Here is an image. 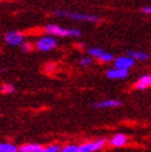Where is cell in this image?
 Wrapping results in <instances>:
<instances>
[{
    "instance_id": "1",
    "label": "cell",
    "mask_w": 151,
    "mask_h": 152,
    "mask_svg": "<svg viewBox=\"0 0 151 152\" xmlns=\"http://www.w3.org/2000/svg\"><path fill=\"white\" fill-rule=\"evenodd\" d=\"M54 15L59 18L72 19L76 21H89V22H100L102 19L94 14H87V12H77V11H67V10H55Z\"/></svg>"
},
{
    "instance_id": "2",
    "label": "cell",
    "mask_w": 151,
    "mask_h": 152,
    "mask_svg": "<svg viewBox=\"0 0 151 152\" xmlns=\"http://www.w3.org/2000/svg\"><path fill=\"white\" fill-rule=\"evenodd\" d=\"M45 31L50 36H58V37H78L82 35V32L78 28H66L57 24H46L45 25Z\"/></svg>"
},
{
    "instance_id": "3",
    "label": "cell",
    "mask_w": 151,
    "mask_h": 152,
    "mask_svg": "<svg viewBox=\"0 0 151 152\" xmlns=\"http://www.w3.org/2000/svg\"><path fill=\"white\" fill-rule=\"evenodd\" d=\"M57 46V40L56 37L54 36H50V35H45L41 36L36 40L35 42V48L40 52H48L51 50L56 48Z\"/></svg>"
},
{
    "instance_id": "4",
    "label": "cell",
    "mask_w": 151,
    "mask_h": 152,
    "mask_svg": "<svg viewBox=\"0 0 151 152\" xmlns=\"http://www.w3.org/2000/svg\"><path fill=\"white\" fill-rule=\"evenodd\" d=\"M108 141L105 139H97L92 141H86L79 145V152H98L102 151Z\"/></svg>"
},
{
    "instance_id": "5",
    "label": "cell",
    "mask_w": 151,
    "mask_h": 152,
    "mask_svg": "<svg viewBox=\"0 0 151 152\" xmlns=\"http://www.w3.org/2000/svg\"><path fill=\"white\" fill-rule=\"evenodd\" d=\"M87 52L89 53V56L92 58H95V59L100 61V62H104V63L113 62V61H114L113 53L105 51V50H102L99 47H90L87 50Z\"/></svg>"
},
{
    "instance_id": "6",
    "label": "cell",
    "mask_w": 151,
    "mask_h": 152,
    "mask_svg": "<svg viewBox=\"0 0 151 152\" xmlns=\"http://www.w3.org/2000/svg\"><path fill=\"white\" fill-rule=\"evenodd\" d=\"M4 40L10 46H21L25 42V35L21 31L12 30V31H7L4 35Z\"/></svg>"
},
{
    "instance_id": "7",
    "label": "cell",
    "mask_w": 151,
    "mask_h": 152,
    "mask_svg": "<svg viewBox=\"0 0 151 152\" xmlns=\"http://www.w3.org/2000/svg\"><path fill=\"white\" fill-rule=\"evenodd\" d=\"M134 63H135V61L133 58H130L129 56H119L113 61L114 68H119V69H124L128 72H129V69L134 66Z\"/></svg>"
},
{
    "instance_id": "8",
    "label": "cell",
    "mask_w": 151,
    "mask_h": 152,
    "mask_svg": "<svg viewBox=\"0 0 151 152\" xmlns=\"http://www.w3.org/2000/svg\"><path fill=\"white\" fill-rule=\"evenodd\" d=\"M108 143L111 147H123L128 143V136L125 134H123V132L114 134L108 140Z\"/></svg>"
},
{
    "instance_id": "9",
    "label": "cell",
    "mask_w": 151,
    "mask_h": 152,
    "mask_svg": "<svg viewBox=\"0 0 151 152\" xmlns=\"http://www.w3.org/2000/svg\"><path fill=\"white\" fill-rule=\"evenodd\" d=\"M134 88L138 90H145V89L151 88V73H146L144 75H141V77L135 82Z\"/></svg>"
},
{
    "instance_id": "10",
    "label": "cell",
    "mask_w": 151,
    "mask_h": 152,
    "mask_svg": "<svg viewBox=\"0 0 151 152\" xmlns=\"http://www.w3.org/2000/svg\"><path fill=\"white\" fill-rule=\"evenodd\" d=\"M123 103L118 100V99H105L102 102H97L93 104V106L95 109H109V108H117V106H120Z\"/></svg>"
},
{
    "instance_id": "11",
    "label": "cell",
    "mask_w": 151,
    "mask_h": 152,
    "mask_svg": "<svg viewBox=\"0 0 151 152\" xmlns=\"http://www.w3.org/2000/svg\"><path fill=\"white\" fill-rule=\"evenodd\" d=\"M107 77L110 78V79H124L128 77L129 72L128 71H124V69H119V68H114L113 67L111 69L107 71Z\"/></svg>"
},
{
    "instance_id": "12",
    "label": "cell",
    "mask_w": 151,
    "mask_h": 152,
    "mask_svg": "<svg viewBox=\"0 0 151 152\" xmlns=\"http://www.w3.org/2000/svg\"><path fill=\"white\" fill-rule=\"evenodd\" d=\"M20 152H42L43 146L41 143H36V142H29L24 143L19 147Z\"/></svg>"
},
{
    "instance_id": "13",
    "label": "cell",
    "mask_w": 151,
    "mask_h": 152,
    "mask_svg": "<svg viewBox=\"0 0 151 152\" xmlns=\"http://www.w3.org/2000/svg\"><path fill=\"white\" fill-rule=\"evenodd\" d=\"M126 53H128L126 56H129V57L133 58L134 61H147V59L150 58L149 53L142 52V51H134V50H130V51H128Z\"/></svg>"
},
{
    "instance_id": "14",
    "label": "cell",
    "mask_w": 151,
    "mask_h": 152,
    "mask_svg": "<svg viewBox=\"0 0 151 152\" xmlns=\"http://www.w3.org/2000/svg\"><path fill=\"white\" fill-rule=\"evenodd\" d=\"M0 152H20V150L12 142H0Z\"/></svg>"
},
{
    "instance_id": "15",
    "label": "cell",
    "mask_w": 151,
    "mask_h": 152,
    "mask_svg": "<svg viewBox=\"0 0 151 152\" xmlns=\"http://www.w3.org/2000/svg\"><path fill=\"white\" fill-rule=\"evenodd\" d=\"M61 145H58V143H51V145L45 146L42 152H61Z\"/></svg>"
},
{
    "instance_id": "16",
    "label": "cell",
    "mask_w": 151,
    "mask_h": 152,
    "mask_svg": "<svg viewBox=\"0 0 151 152\" xmlns=\"http://www.w3.org/2000/svg\"><path fill=\"white\" fill-rule=\"evenodd\" d=\"M0 92L3 94H11L15 92V87L12 84H10V83H5V84H3L1 88H0Z\"/></svg>"
},
{
    "instance_id": "17",
    "label": "cell",
    "mask_w": 151,
    "mask_h": 152,
    "mask_svg": "<svg viewBox=\"0 0 151 152\" xmlns=\"http://www.w3.org/2000/svg\"><path fill=\"white\" fill-rule=\"evenodd\" d=\"M78 63H79V66H82V67H89L90 64L93 63V58L90 57V56H83V57L79 58Z\"/></svg>"
},
{
    "instance_id": "18",
    "label": "cell",
    "mask_w": 151,
    "mask_h": 152,
    "mask_svg": "<svg viewBox=\"0 0 151 152\" xmlns=\"http://www.w3.org/2000/svg\"><path fill=\"white\" fill-rule=\"evenodd\" d=\"M61 152H79V145H73V143L65 145L61 148Z\"/></svg>"
},
{
    "instance_id": "19",
    "label": "cell",
    "mask_w": 151,
    "mask_h": 152,
    "mask_svg": "<svg viewBox=\"0 0 151 152\" xmlns=\"http://www.w3.org/2000/svg\"><path fill=\"white\" fill-rule=\"evenodd\" d=\"M20 47H21V50L24 51V52H30V51H31V50L34 48L32 43H31V42H26V41H25L24 43H22Z\"/></svg>"
},
{
    "instance_id": "20",
    "label": "cell",
    "mask_w": 151,
    "mask_h": 152,
    "mask_svg": "<svg viewBox=\"0 0 151 152\" xmlns=\"http://www.w3.org/2000/svg\"><path fill=\"white\" fill-rule=\"evenodd\" d=\"M141 12L145 15H151V5H146L141 7Z\"/></svg>"
},
{
    "instance_id": "21",
    "label": "cell",
    "mask_w": 151,
    "mask_h": 152,
    "mask_svg": "<svg viewBox=\"0 0 151 152\" xmlns=\"http://www.w3.org/2000/svg\"><path fill=\"white\" fill-rule=\"evenodd\" d=\"M100 152H102V151H100Z\"/></svg>"
}]
</instances>
